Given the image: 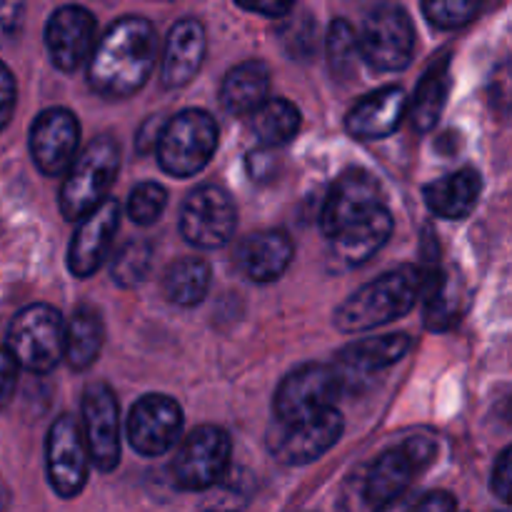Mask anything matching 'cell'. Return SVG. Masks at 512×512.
Returning <instances> with one entry per match:
<instances>
[{"instance_id": "obj_14", "label": "cell", "mask_w": 512, "mask_h": 512, "mask_svg": "<svg viewBox=\"0 0 512 512\" xmlns=\"http://www.w3.org/2000/svg\"><path fill=\"white\" fill-rule=\"evenodd\" d=\"M180 433H183V410L168 395H145L130 410V445L145 458H158L173 450Z\"/></svg>"}, {"instance_id": "obj_4", "label": "cell", "mask_w": 512, "mask_h": 512, "mask_svg": "<svg viewBox=\"0 0 512 512\" xmlns=\"http://www.w3.org/2000/svg\"><path fill=\"white\" fill-rule=\"evenodd\" d=\"M218 148V123L205 110H183L160 128L158 153L160 168L173 178L198 175Z\"/></svg>"}, {"instance_id": "obj_1", "label": "cell", "mask_w": 512, "mask_h": 512, "mask_svg": "<svg viewBox=\"0 0 512 512\" xmlns=\"http://www.w3.org/2000/svg\"><path fill=\"white\" fill-rule=\"evenodd\" d=\"M155 63L158 35L153 23L125 15L100 35L88 60V83L103 98H128L148 83Z\"/></svg>"}, {"instance_id": "obj_34", "label": "cell", "mask_w": 512, "mask_h": 512, "mask_svg": "<svg viewBox=\"0 0 512 512\" xmlns=\"http://www.w3.org/2000/svg\"><path fill=\"white\" fill-rule=\"evenodd\" d=\"M25 3L23 0H0V45L13 43L23 30Z\"/></svg>"}, {"instance_id": "obj_15", "label": "cell", "mask_w": 512, "mask_h": 512, "mask_svg": "<svg viewBox=\"0 0 512 512\" xmlns=\"http://www.w3.org/2000/svg\"><path fill=\"white\" fill-rule=\"evenodd\" d=\"M83 433L95 468L100 473H113L120 463V408L105 383L85 388Z\"/></svg>"}, {"instance_id": "obj_13", "label": "cell", "mask_w": 512, "mask_h": 512, "mask_svg": "<svg viewBox=\"0 0 512 512\" xmlns=\"http://www.w3.org/2000/svg\"><path fill=\"white\" fill-rule=\"evenodd\" d=\"M80 123L70 110L48 108L30 125V155L48 178L65 175L78 158Z\"/></svg>"}, {"instance_id": "obj_5", "label": "cell", "mask_w": 512, "mask_h": 512, "mask_svg": "<svg viewBox=\"0 0 512 512\" xmlns=\"http://www.w3.org/2000/svg\"><path fill=\"white\" fill-rule=\"evenodd\" d=\"M63 315L53 305L35 303L20 310L8 328V348L20 368L30 373H50L65 358Z\"/></svg>"}, {"instance_id": "obj_31", "label": "cell", "mask_w": 512, "mask_h": 512, "mask_svg": "<svg viewBox=\"0 0 512 512\" xmlns=\"http://www.w3.org/2000/svg\"><path fill=\"white\" fill-rule=\"evenodd\" d=\"M153 248L145 240H128L113 260V280L120 288H135L148 278Z\"/></svg>"}, {"instance_id": "obj_18", "label": "cell", "mask_w": 512, "mask_h": 512, "mask_svg": "<svg viewBox=\"0 0 512 512\" xmlns=\"http://www.w3.org/2000/svg\"><path fill=\"white\" fill-rule=\"evenodd\" d=\"M380 205V185L373 175L363 173V170H353V173L343 175L338 183L333 185L330 195L325 198L323 215H320V228L328 238L338 235L340 230L348 228L365 213Z\"/></svg>"}, {"instance_id": "obj_6", "label": "cell", "mask_w": 512, "mask_h": 512, "mask_svg": "<svg viewBox=\"0 0 512 512\" xmlns=\"http://www.w3.org/2000/svg\"><path fill=\"white\" fill-rule=\"evenodd\" d=\"M360 50L373 70L398 73L408 68L415 50V28L410 15L393 3L370 10L360 30Z\"/></svg>"}, {"instance_id": "obj_29", "label": "cell", "mask_w": 512, "mask_h": 512, "mask_svg": "<svg viewBox=\"0 0 512 512\" xmlns=\"http://www.w3.org/2000/svg\"><path fill=\"white\" fill-rule=\"evenodd\" d=\"M445 103H448V65L443 63L428 70L418 83L413 105H410L415 128L423 130V133L433 130L443 115Z\"/></svg>"}, {"instance_id": "obj_16", "label": "cell", "mask_w": 512, "mask_h": 512, "mask_svg": "<svg viewBox=\"0 0 512 512\" xmlns=\"http://www.w3.org/2000/svg\"><path fill=\"white\" fill-rule=\"evenodd\" d=\"M45 45L55 68L75 73L80 65L88 63L98 45V25L93 13L80 5L58 8L45 25Z\"/></svg>"}, {"instance_id": "obj_30", "label": "cell", "mask_w": 512, "mask_h": 512, "mask_svg": "<svg viewBox=\"0 0 512 512\" xmlns=\"http://www.w3.org/2000/svg\"><path fill=\"white\" fill-rule=\"evenodd\" d=\"M328 65L333 70L335 78L348 80L355 73L358 63L363 60V50H360V35L355 33L353 25L348 20H333L328 30Z\"/></svg>"}, {"instance_id": "obj_24", "label": "cell", "mask_w": 512, "mask_h": 512, "mask_svg": "<svg viewBox=\"0 0 512 512\" xmlns=\"http://www.w3.org/2000/svg\"><path fill=\"white\" fill-rule=\"evenodd\" d=\"M413 350V338L405 333L378 335L350 343L338 353V373H375L403 360Z\"/></svg>"}, {"instance_id": "obj_17", "label": "cell", "mask_w": 512, "mask_h": 512, "mask_svg": "<svg viewBox=\"0 0 512 512\" xmlns=\"http://www.w3.org/2000/svg\"><path fill=\"white\" fill-rule=\"evenodd\" d=\"M120 228V205L115 198L103 200L93 213L78 220L68 250V268L75 278H90L103 265Z\"/></svg>"}, {"instance_id": "obj_27", "label": "cell", "mask_w": 512, "mask_h": 512, "mask_svg": "<svg viewBox=\"0 0 512 512\" xmlns=\"http://www.w3.org/2000/svg\"><path fill=\"white\" fill-rule=\"evenodd\" d=\"M248 118L250 130L263 148H278V145L290 143L298 135L300 123H303L300 110L285 98H268Z\"/></svg>"}, {"instance_id": "obj_10", "label": "cell", "mask_w": 512, "mask_h": 512, "mask_svg": "<svg viewBox=\"0 0 512 512\" xmlns=\"http://www.w3.org/2000/svg\"><path fill=\"white\" fill-rule=\"evenodd\" d=\"M340 390H343V378L338 368L320 363L300 365L293 373L285 375L283 383L275 390V418L280 423H293L318 410L333 408Z\"/></svg>"}, {"instance_id": "obj_23", "label": "cell", "mask_w": 512, "mask_h": 512, "mask_svg": "<svg viewBox=\"0 0 512 512\" xmlns=\"http://www.w3.org/2000/svg\"><path fill=\"white\" fill-rule=\"evenodd\" d=\"M480 193H483V178L478 170L463 168L425 185V203L438 218L463 220L475 210Z\"/></svg>"}, {"instance_id": "obj_20", "label": "cell", "mask_w": 512, "mask_h": 512, "mask_svg": "<svg viewBox=\"0 0 512 512\" xmlns=\"http://www.w3.org/2000/svg\"><path fill=\"white\" fill-rule=\"evenodd\" d=\"M405 113H408V98L403 88L388 85L358 100L345 118V128L358 140H380L398 130Z\"/></svg>"}, {"instance_id": "obj_41", "label": "cell", "mask_w": 512, "mask_h": 512, "mask_svg": "<svg viewBox=\"0 0 512 512\" xmlns=\"http://www.w3.org/2000/svg\"><path fill=\"white\" fill-rule=\"evenodd\" d=\"M505 418H508V423L512 425V398H510V403L505 405Z\"/></svg>"}, {"instance_id": "obj_21", "label": "cell", "mask_w": 512, "mask_h": 512, "mask_svg": "<svg viewBox=\"0 0 512 512\" xmlns=\"http://www.w3.org/2000/svg\"><path fill=\"white\" fill-rule=\"evenodd\" d=\"M205 28L195 18L178 20L165 40L160 78L165 88H183L198 75L205 60Z\"/></svg>"}, {"instance_id": "obj_33", "label": "cell", "mask_w": 512, "mask_h": 512, "mask_svg": "<svg viewBox=\"0 0 512 512\" xmlns=\"http://www.w3.org/2000/svg\"><path fill=\"white\" fill-rule=\"evenodd\" d=\"M168 205V193L158 183H140L128 198V215L138 225H153Z\"/></svg>"}, {"instance_id": "obj_26", "label": "cell", "mask_w": 512, "mask_h": 512, "mask_svg": "<svg viewBox=\"0 0 512 512\" xmlns=\"http://www.w3.org/2000/svg\"><path fill=\"white\" fill-rule=\"evenodd\" d=\"M103 318L98 310L78 308L65 330V360L73 370H85L98 360L103 348Z\"/></svg>"}, {"instance_id": "obj_39", "label": "cell", "mask_w": 512, "mask_h": 512, "mask_svg": "<svg viewBox=\"0 0 512 512\" xmlns=\"http://www.w3.org/2000/svg\"><path fill=\"white\" fill-rule=\"evenodd\" d=\"M415 512H455V498L443 490H435V493L423 495L415 505Z\"/></svg>"}, {"instance_id": "obj_25", "label": "cell", "mask_w": 512, "mask_h": 512, "mask_svg": "<svg viewBox=\"0 0 512 512\" xmlns=\"http://www.w3.org/2000/svg\"><path fill=\"white\" fill-rule=\"evenodd\" d=\"M270 68L263 60H245L225 75L220 103L230 115H250L268 100Z\"/></svg>"}, {"instance_id": "obj_9", "label": "cell", "mask_w": 512, "mask_h": 512, "mask_svg": "<svg viewBox=\"0 0 512 512\" xmlns=\"http://www.w3.org/2000/svg\"><path fill=\"white\" fill-rule=\"evenodd\" d=\"M238 225V210L230 195L215 185H200L185 198L180 210V233L200 250H215L230 243Z\"/></svg>"}, {"instance_id": "obj_35", "label": "cell", "mask_w": 512, "mask_h": 512, "mask_svg": "<svg viewBox=\"0 0 512 512\" xmlns=\"http://www.w3.org/2000/svg\"><path fill=\"white\" fill-rule=\"evenodd\" d=\"M18 373L20 363L13 355L10 348H0V408L10 403L15 393V385H18Z\"/></svg>"}, {"instance_id": "obj_36", "label": "cell", "mask_w": 512, "mask_h": 512, "mask_svg": "<svg viewBox=\"0 0 512 512\" xmlns=\"http://www.w3.org/2000/svg\"><path fill=\"white\" fill-rule=\"evenodd\" d=\"M490 485H493V493L498 495L503 503L512 505V445L510 448H505L503 453H500V458L495 460L493 480H490Z\"/></svg>"}, {"instance_id": "obj_19", "label": "cell", "mask_w": 512, "mask_h": 512, "mask_svg": "<svg viewBox=\"0 0 512 512\" xmlns=\"http://www.w3.org/2000/svg\"><path fill=\"white\" fill-rule=\"evenodd\" d=\"M390 233H393V218H390L388 208L380 203L378 208H373L330 238V258L335 260L338 268H358L388 243Z\"/></svg>"}, {"instance_id": "obj_32", "label": "cell", "mask_w": 512, "mask_h": 512, "mask_svg": "<svg viewBox=\"0 0 512 512\" xmlns=\"http://www.w3.org/2000/svg\"><path fill=\"white\" fill-rule=\"evenodd\" d=\"M423 15L435 28L455 30L468 25L480 13L485 0H420Z\"/></svg>"}, {"instance_id": "obj_38", "label": "cell", "mask_w": 512, "mask_h": 512, "mask_svg": "<svg viewBox=\"0 0 512 512\" xmlns=\"http://www.w3.org/2000/svg\"><path fill=\"white\" fill-rule=\"evenodd\" d=\"M235 3L250 13L265 15V18H283L293 10L295 0H235Z\"/></svg>"}, {"instance_id": "obj_28", "label": "cell", "mask_w": 512, "mask_h": 512, "mask_svg": "<svg viewBox=\"0 0 512 512\" xmlns=\"http://www.w3.org/2000/svg\"><path fill=\"white\" fill-rule=\"evenodd\" d=\"M165 295L180 308H193L203 303L210 288V265L203 258L175 260L163 278Z\"/></svg>"}, {"instance_id": "obj_37", "label": "cell", "mask_w": 512, "mask_h": 512, "mask_svg": "<svg viewBox=\"0 0 512 512\" xmlns=\"http://www.w3.org/2000/svg\"><path fill=\"white\" fill-rule=\"evenodd\" d=\"M15 78L13 73L8 70V65L0 63V130L10 123L13 118V110H15Z\"/></svg>"}, {"instance_id": "obj_12", "label": "cell", "mask_w": 512, "mask_h": 512, "mask_svg": "<svg viewBox=\"0 0 512 512\" xmlns=\"http://www.w3.org/2000/svg\"><path fill=\"white\" fill-rule=\"evenodd\" d=\"M435 450L438 448L433 440L418 435V438L405 440L403 445L380 455L365 478V500L378 508V505L408 493L415 475L435 458Z\"/></svg>"}, {"instance_id": "obj_8", "label": "cell", "mask_w": 512, "mask_h": 512, "mask_svg": "<svg viewBox=\"0 0 512 512\" xmlns=\"http://www.w3.org/2000/svg\"><path fill=\"white\" fill-rule=\"evenodd\" d=\"M343 428V415L335 410V405L293 423L278 420V428L270 433V453L283 465L315 463L338 443Z\"/></svg>"}, {"instance_id": "obj_2", "label": "cell", "mask_w": 512, "mask_h": 512, "mask_svg": "<svg viewBox=\"0 0 512 512\" xmlns=\"http://www.w3.org/2000/svg\"><path fill=\"white\" fill-rule=\"evenodd\" d=\"M425 288V273L418 265H400L373 283L355 290L338 310L335 325L343 333H368L413 310Z\"/></svg>"}, {"instance_id": "obj_11", "label": "cell", "mask_w": 512, "mask_h": 512, "mask_svg": "<svg viewBox=\"0 0 512 512\" xmlns=\"http://www.w3.org/2000/svg\"><path fill=\"white\" fill-rule=\"evenodd\" d=\"M88 443L73 415H60L45 440V470L60 498H75L88 480Z\"/></svg>"}, {"instance_id": "obj_3", "label": "cell", "mask_w": 512, "mask_h": 512, "mask_svg": "<svg viewBox=\"0 0 512 512\" xmlns=\"http://www.w3.org/2000/svg\"><path fill=\"white\" fill-rule=\"evenodd\" d=\"M118 168V143L110 135L90 140L88 148L73 160L65 173L63 188H60V210H63L65 220H83L103 200H108Z\"/></svg>"}, {"instance_id": "obj_7", "label": "cell", "mask_w": 512, "mask_h": 512, "mask_svg": "<svg viewBox=\"0 0 512 512\" xmlns=\"http://www.w3.org/2000/svg\"><path fill=\"white\" fill-rule=\"evenodd\" d=\"M230 463V438L223 428L200 425L180 443L170 473L180 490H208L225 475Z\"/></svg>"}, {"instance_id": "obj_40", "label": "cell", "mask_w": 512, "mask_h": 512, "mask_svg": "<svg viewBox=\"0 0 512 512\" xmlns=\"http://www.w3.org/2000/svg\"><path fill=\"white\" fill-rule=\"evenodd\" d=\"M415 505H418V498H413L410 493H403L398 498L388 500V503L378 505L375 512H415Z\"/></svg>"}, {"instance_id": "obj_22", "label": "cell", "mask_w": 512, "mask_h": 512, "mask_svg": "<svg viewBox=\"0 0 512 512\" xmlns=\"http://www.w3.org/2000/svg\"><path fill=\"white\" fill-rule=\"evenodd\" d=\"M293 240L285 230H263L240 243L238 268L253 283H273L293 263Z\"/></svg>"}]
</instances>
